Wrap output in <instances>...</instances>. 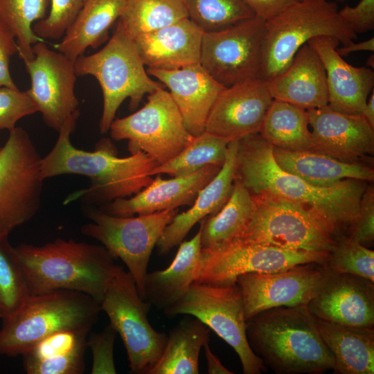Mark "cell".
<instances>
[{"label":"cell","mask_w":374,"mask_h":374,"mask_svg":"<svg viewBox=\"0 0 374 374\" xmlns=\"http://www.w3.org/2000/svg\"><path fill=\"white\" fill-rule=\"evenodd\" d=\"M357 35L341 19L335 3L299 0L265 21L260 78L266 80L290 64L298 50L312 38L331 37L346 45Z\"/></svg>","instance_id":"obj_7"},{"label":"cell","mask_w":374,"mask_h":374,"mask_svg":"<svg viewBox=\"0 0 374 374\" xmlns=\"http://www.w3.org/2000/svg\"><path fill=\"white\" fill-rule=\"evenodd\" d=\"M209 332L196 317L184 318L170 331L163 353L148 374H198L199 353Z\"/></svg>","instance_id":"obj_31"},{"label":"cell","mask_w":374,"mask_h":374,"mask_svg":"<svg viewBox=\"0 0 374 374\" xmlns=\"http://www.w3.org/2000/svg\"><path fill=\"white\" fill-rule=\"evenodd\" d=\"M30 295L67 290L83 292L100 304L121 266L101 245L57 238L42 246L17 245Z\"/></svg>","instance_id":"obj_3"},{"label":"cell","mask_w":374,"mask_h":374,"mask_svg":"<svg viewBox=\"0 0 374 374\" xmlns=\"http://www.w3.org/2000/svg\"><path fill=\"white\" fill-rule=\"evenodd\" d=\"M253 196L235 179L229 198L215 214L200 223L202 249H216L237 240L256 209Z\"/></svg>","instance_id":"obj_32"},{"label":"cell","mask_w":374,"mask_h":374,"mask_svg":"<svg viewBox=\"0 0 374 374\" xmlns=\"http://www.w3.org/2000/svg\"><path fill=\"white\" fill-rule=\"evenodd\" d=\"M338 13L357 35L374 29V0H361L354 7L346 6Z\"/></svg>","instance_id":"obj_45"},{"label":"cell","mask_w":374,"mask_h":374,"mask_svg":"<svg viewBox=\"0 0 374 374\" xmlns=\"http://www.w3.org/2000/svg\"><path fill=\"white\" fill-rule=\"evenodd\" d=\"M222 167L210 165L183 177L163 179L160 175L130 198H120L100 206L116 216L130 217L150 214L179 206L192 205L199 192L218 173Z\"/></svg>","instance_id":"obj_21"},{"label":"cell","mask_w":374,"mask_h":374,"mask_svg":"<svg viewBox=\"0 0 374 374\" xmlns=\"http://www.w3.org/2000/svg\"><path fill=\"white\" fill-rule=\"evenodd\" d=\"M207 362L208 373L209 374H233V373L225 368L217 357L211 351L208 342L204 346Z\"/></svg>","instance_id":"obj_48"},{"label":"cell","mask_w":374,"mask_h":374,"mask_svg":"<svg viewBox=\"0 0 374 374\" xmlns=\"http://www.w3.org/2000/svg\"><path fill=\"white\" fill-rule=\"evenodd\" d=\"M0 234V318L16 312L30 294L21 261L8 238Z\"/></svg>","instance_id":"obj_37"},{"label":"cell","mask_w":374,"mask_h":374,"mask_svg":"<svg viewBox=\"0 0 374 374\" xmlns=\"http://www.w3.org/2000/svg\"><path fill=\"white\" fill-rule=\"evenodd\" d=\"M100 306L123 340L130 373L148 374L162 355L168 336L150 325L151 305L141 297L133 277L123 267L108 285Z\"/></svg>","instance_id":"obj_11"},{"label":"cell","mask_w":374,"mask_h":374,"mask_svg":"<svg viewBox=\"0 0 374 374\" xmlns=\"http://www.w3.org/2000/svg\"><path fill=\"white\" fill-rule=\"evenodd\" d=\"M14 33L0 20V87L18 89L10 72V57L18 53Z\"/></svg>","instance_id":"obj_46"},{"label":"cell","mask_w":374,"mask_h":374,"mask_svg":"<svg viewBox=\"0 0 374 374\" xmlns=\"http://www.w3.org/2000/svg\"><path fill=\"white\" fill-rule=\"evenodd\" d=\"M201 249L199 228L193 238L179 244L166 269L147 273L143 299L162 310L181 299L195 281Z\"/></svg>","instance_id":"obj_27"},{"label":"cell","mask_w":374,"mask_h":374,"mask_svg":"<svg viewBox=\"0 0 374 374\" xmlns=\"http://www.w3.org/2000/svg\"><path fill=\"white\" fill-rule=\"evenodd\" d=\"M235 179L253 196L286 199L312 212L337 239L357 221L366 181L346 179L329 186H314L283 170L273 145L253 134L238 140Z\"/></svg>","instance_id":"obj_1"},{"label":"cell","mask_w":374,"mask_h":374,"mask_svg":"<svg viewBox=\"0 0 374 374\" xmlns=\"http://www.w3.org/2000/svg\"><path fill=\"white\" fill-rule=\"evenodd\" d=\"M329 252L285 249L256 243L234 241L216 249H201L196 283H236L247 273H275L297 265H326Z\"/></svg>","instance_id":"obj_15"},{"label":"cell","mask_w":374,"mask_h":374,"mask_svg":"<svg viewBox=\"0 0 374 374\" xmlns=\"http://www.w3.org/2000/svg\"><path fill=\"white\" fill-rule=\"evenodd\" d=\"M86 0H51L46 17L33 26L35 34L41 39L62 38L72 24Z\"/></svg>","instance_id":"obj_41"},{"label":"cell","mask_w":374,"mask_h":374,"mask_svg":"<svg viewBox=\"0 0 374 374\" xmlns=\"http://www.w3.org/2000/svg\"><path fill=\"white\" fill-rule=\"evenodd\" d=\"M147 72L169 89L188 132L194 137L204 132L209 112L225 87L200 63L174 70L148 68Z\"/></svg>","instance_id":"obj_23"},{"label":"cell","mask_w":374,"mask_h":374,"mask_svg":"<svg viewBox=\"0 0 374 374\" xmlns=\"http://www.w3.org/2000/svg\"><path fill=\"white\" fill-rule=\"evenodd\" d=\"M329 269L325 265H297L275 273H247L239 276L246 321L265 310L307 305L325 283Z\"/></svg>","instance_id":"obj_17"},{"label":"cell","mask_w":374,"mask_h":374,"mask_svg":"<svg viewBox=\"0 0 374 374\" xmlns=\"http://www.w3.org/2000/svg\"><path fill=\"white\" fill-rule=\"evenodd\" d=\"M318 332L335 359L334 373H374V328L341 325L315 317Z\"/></svg>","instance_id":"obj_28"},{"label":"cell","mask_w":374,"mask_h":374,"mask_svg":"<svg viewBox=\"0 0 374 374\" xmlns=\"http://www.w3.org/2000/svg\"><path fill=\"white\" fill-rule=\"evenodd\" d=\"M1 148L0 147V150H1Z\"/></svg>","instance_id":"obj_53"},{"label":"cell","mask_w":374,"mask_h":374,"mask_svg":"<svg viewBox=\"0 0 374 374\" xmlns=\"http://www.w3.org/2000/svg\"><path fill=\"white\" fill-rule=\"evenodd\" d=\"M42 157L27 132L15 127L0 150V234L37 213L42 195Z\"/></svg>","instance_id":"obj_12"},{"label":"cell","mask_w":374,"mask_h":374,"mask_svg":"<svg viewBox=\"0 0 374 374\" xmlns=\"http://www.w3.org/2000/svg\"><path fill=\"white\" fill-rule=\"evenodd\" d=\"M84 214L91 222L82 226L81 233L101 242L115 259L120 258L125 264L143 299L151 253L177 210L120 217L89 206Z\"/></svg>","instance_id":"obj_8"},{"label":"cell","mask_w":374,"mask_h":374,"mask_svg":"<svg viewBox=\"0 0 374 374\" xmlns=\"http://www.w3.org/2000/svg\"><path fill=\"white\" fill-rule=\"evenodd\" d=\"M273 100L261 78L225 87L209 112L205 132L228 142L258 134Z\"/></svg>","instance_id":"obj_18"},{"label":"cell","mask_w":374,"mask_h":374,"mask_svg":"<svg viewBox=\"0 0 374 374\" xmlns=\"http://www.w3.org/2000/svg\"><path fill=\"white\" fill-rule=\"evenodd\" d=\"M253 353L278 374H321L334 370L332 353L322 340L307 305L265 310L246 321Z\"/></svg>","instance_id":"obj_4"},{"label":"cell","mask_w":374,"mask_h":374,"mask_svg":"<svg viewBox=\"0 0 374 374\" xmlns=\"http://www.w3.org/2000/svg\"><path fill=\"white\" fill-rule=\"evenodd\" d=\"M127 0H86L75 19L66 30L58 51L75 61L87 48H96L108 38V33L119 19Z\"/></svg>","instance_id":"obj_30"},{"label":"cell","mask_w":374,"mask_h":374,"mask_svg":"<svg viewBox=\"0 0 374 374\" xmlns=\"http://www.w3.org/2000/svg\"><path fill=\"white\" fill-rule=\"evenodd\" d=\"M265 82L274 99L306 110L328 104L324 66L317 53L308 44L298 50L284 71Z\"/></svg>","instance_id":"obj_25"},{"label":"cell","mask_w":374,"mask_h":374,"mask_svg":"<svg viewBox=\"0 0 374 374\" xmlns=\"http://www.w3.org/2000/svg\"><path fill=\"white\" fill-rule=\"evenodd\" d=\"M227 141L204 132L192 141L171 160L156 166L150 175L168 174L183 177L193 174L206 166L222 167L228 149Z\"/></svg>","instance_id":"obj_35"},{"label":"cell","mask_w":374,"mask_h":374,"mask_svg":"<svg viewBox=\"0 0 374 374\" xmlns=\"http://www.w3.org/2000/svg\"><path fill=\"white\" fill-rule=\"evenodd\" d=\"M253 197L254 213L235 241L329 253L335 246L337 239L326 225L301 205L269 196Z\"/></svg>","instance_id":"obj_10"},{"label":"cell","mask_w":374,"mask_h":374,"mask_svg":"<svg viewBox=\"0 0 374 374\" xmlns=\"http://www.w3.org/2000/svg\"><path fill=\"white\" fill-rule=\"evenodd\" d=\"M238 140L228 144L225 161L215 177L198 193L191 207L177 214L166 226L157 243L159 256L179 245L190 229L208 215L217 213L230 197L235 179Z\"/></svg>","instance_id":"obj_26"},{"label":"cell","mask_w":374,"mask_h":374,"mask_svg":"<svg viewBox=\"0 0 374 374\" xmlns=\"http://www.w3.org/2000/svg\"><path fill=\"white\" fill-rule=\"evenodd\" d=\"M254 16L267 21L299 0H241Z\"/></svg>","instance_id":"obj_47"},{"label":"cell","mask_w":374,"mask_h":374,"mask_svg":"<svg viewBox=\"0 0 374 374\" xmlns=\"http://www.w3.org/2000/svg\"><path fill=\"white\" fill-rule=\"evenodd\" d=\"M265 21L256 16L204 33L200 64L224 87L260 78Z\"/></svg>","instance_id":"obj_14"},{"label":"cell","mask_w":374,"mask_h":374,"mask_svg":"<svg viewBox=\"0 0 374 374\" xmlns=\"http://www.w3.org/2000/svg\"><path fill=\"white\" fill-rule=\"evenodd\" d=\"M36 112L37 107L26 91L0 87V130L10 132L19 119Z\"/></svg>","instance_id":"obj_42"},{"label":"cell","mask_w":374,"mask_h":374,"mask_svg":"<svg viewBox=\"0 0 374 374\" xmlns=\"http://www.w3.org/2000/svg\"><path fill=\"white\" fill-rule=\"evenodd\" d=\"M363 246L368 247L374 240V189L366 188L363 193L358 218L348 235Z\"/></svg>","instance_id":"obj_44"},{"label":"cell","mask_w":374,"mask_h":374,"mask_svg":"<svg viewBox=\"0 0 374 374\" xmlns=\"http://www.w3.org/2000/svg\"><path fill=\"white\" fill-rule=\"evenodd\" d=\"M318 54L324 66L328 92V105L346 114H362L368 96L373 90L374 72L366 66L355 67L337 51L339 42L319 36L307 43Z\"/></svg>","instance_id":"obj_22"},{"label":"cell","mask_w":374,"mask_h":374,"mask_svg":"<svg viewBox=\"0 0 374 374\" xmlns=\"http://www.w3.org/2000/svg\"><path fill=\"white\" fill-rule=\"evenodd\" d=\"M147 103L134 113L114 119L109 128L116 141L127 139L131 154L143 152L163 164L179 154L193 139L169 91L148 94Z\"/></svg>","instance_id":"obj_13"},{"label":"cell","mask_w":374,"mask_h":374,"mask_svg":"<svg viewBox=\"0 0 374 374\" xmlns=\"http://www.w3.org/2000/svg\"><path fill=\"white\" fill-rule=\"evenodd\" d=\"M273 156L283 170L314 186H329L346 179L374 180V170L370 166L310 150L290 151L273 146Z\"/></svg>","instance_id":"obj_29"},{"label":"cell","mask_w":374,"mask_h":374,"mask_svg":"<svg viewBox=\"0 0 374 374\" xmlns=\"http://www.w3.org/2000/svg\"><path fill=\"white\" fill-rule=\"evenodd\" d=\"M337 51L341 57L346 56L350 53L358 51H374V37L359 42H350L346 45H343L340 48H337Z\"/></svg>","instance_id":"obj_49"},{"label":"cell","mask_w":374,"mask_h":374,"mask_svg":"<svg viewBox=\"0 0 374 374\" xmlns=\"http://www.w3.org/2000/svg\"><path fill=\"white\" fill-rule=\"evenodd\" d=\"M172 317H196L238 354L244 374H260L267 368L251 350L246 334L242 294L237 283L213 285L194 282L186 295L163 310Z\"/></svg>","instance_id":"obj_9"},{"label":"cell","mask_w":374,"mask_h":374,"mask_svg":"<svg viewBox=\"0 0 374 374\" xmlns=\"http://www.w3.org/2000/svg\"><path fill=\"white\" fill-rule=\"evenodd\" d=\"M366 65L368 66H370L372 68V69H373L374 67V56H373V54H372L371 55H370L366 62Z\"/></svg>","instance_id":"obj_51"},{"label":"cell","mask_w":374,"mask_h":374,"mask_svg":"<svg viewBox=\"0 0 374 374\" xmlns=\"http://www.w3.org/2000/svg\"><path fill=\"white\" fill-rule=\"evenodd\" d=\"M305 109L274 99L259 134L274 147L290 151L310 150L312 137Z\"/></svg>","instance_id":"obj_33"},{"label":"cell","mask_w":374,"mask_h":374,"mask_svg":"<svg viewBox=\"0 0 374 374\" xmlns=\"http://www.w3.org/2000/svg\"><path fill=\"white\" fill-rule=\"evenodd\" d=\"M101 310L95 299L78 291L60 290L30 295L16 312L2 319L0 355H23L42 339L60 331L89 333Z\"/></svg>","instance_id":"obj_5"},{"label":"cell","mask_w":374,"mask_h":374,"mask_svg":"<svg viewBox=\"0 0 374 374\" xmlns=\"http://www.w3.org/2000/svg\"><path fill=\"white\" fill-rule=\"evenodd\" d=\"M117 332L109 324L101 332H91L87 340L93 357L92 374H116L114 358V343Z\"/></svg>","instance_id":"obj_43"},{"label":"cell","mask_w":374,"mask_h":374,"mask_svg":"<svg viewBox=\"0 0 374 374\" xmlns=\"http://www.w3.org/2000/svg\"><path fill=\"white\" fill-rule=\"evenodd\" d=\"M204 32L189 18L133 39L148 68L174 70L200 62Z\"/></svg>","instance_id":"obj_24"},{"label":"cell","mask_w":374,"mask_h":374,"mask_svg":"<svg viewBox=\"0 0 374 374\" xmlns=\"http://www.w3.org/2000/svg\"><path fill=\"white\" fill-rule=\"evenodd\" d=\"M371 127L374 128V91L367 100L364 109L362 114Z\"/></svg>","instance_id":"obj_50"},{"label":"cell","mask_w":374,"mask_h":374,"mask_svg":"<svg viewBox=\"0 0 374 374\" xmlns=\"http://www.w3.org/2000/svg\"><path fill=\"white\" fill-rule=\"evenodd\" d=\"M325 265L332 272L353 274L374 282V251L349 236L337 238Z\"/></svg>","instance_id":"obj_39"},{"label":"cell","mask_w":374,"mask_h":374,"mask_svg":"<svg viewBox=\"0 0 374 374\" xmlns=\"http://www.w3.org/2000/svg\"><path fill=\"white\" fill-rule=\"evenodd\" d=\"M307 306L314 317L321 320L355 327H373V282L330 271L320 290Z\"/></svg>","instance_id":"obj_20"},{"label":"cell","mask_w":374,"mask_h":374,"mask_svg":"<svg viewBox=\"0 0 374 374\" xmlns=\"http://www.w3.org/2000/svg\"><path fill=\"white\" fill-rule=\"evenodd\" d=\"M188 18L183 0H127L119 21L132 39Z\"/></svg>","instance_id":"obj_34"},{"label":"cell","mask_w":374,"mask_h":374,"mask_svg":"<svg viewBox=\"0 0 374 374\" xmlns=\"http://www.w3.org/2000/svg\"><path fill=\"white\" fill-rule=\"evenodd\" d=\"M79 115L78 110L64 122L55 144L40 163L44 179L67 174L90 179L87 188L69 195L64 204L81 200L87 204L104 205L136 194L152 181L150 172L159 164L143 152L118 157L116 148L107 138L98 141L92 152L74 147L70 136Z\"/></svg>","instance_id":"obj_2"},{"label":"cell","mask_w":374,"mask_h":374,"mask_svg":"<svg viewBox=\"0 0 374 374\" xmlns=\"http://www.w3.org/2000/svg\"><path fill=\"white\" fill-rule=\"evenodd\" d=\"M33 57L23 61L31 81L26 91L46 125L58 132L79 110L74 61L42 42L33 44Z\"/></svg>","instance_id":"obj_16"},{"label":"cell","mask_w":374,"mask_h":374,"mask_svg":"<svg viewBox=\"0 0 374 374\" xmlns=\"http://www.w3.org/2000/svg\"><path fill=\"white\" fill-rule=\"evenodd\" d=\"M337 1H344L345 0H337Z\"/></svg>","instance_id":"obj_52"},{"label":"cell","mask_w":374,"mask_h":374,"mask_svg":"<svg viewBox=\"0 0 374 374\" xmlns=\"http://www.w3.org/2000/svg\"><path fill=\"white\" fill-rule=\"evenodd\" d=\"M50 3L51 0H0V20L15 35L23 61L33 57V45L41 42L32 24L46 17Z\"/></svg>","instance_id":"obj_36"},{"label":"cell","mask_w":374,"mask_h":374,"mask_svg":"<svg viewBox=\"0 0 374 374\" xmlns=\"http://www.w3.org/2000/svg\"><path fill=\"white\" fill-rule=\"evenodd\" d=\"M87 334L73 330L55 332L42 339L24 353L23 362L61 360L77 350L87 347Z\"/></svg>","instance_id":"obj_40"},{"label":"cell","mask_w":374,"mask_h":374,"mask_svg":"<svg viewBox=\"0 0 374 374\" xmlns=\"http://www.w3.org/2000/svg\"><path fill=\"white\" fill-rule=\"evenodd\" d=\"M77 76L92 75L99 82L103 98L100 132H109L121 105L130 99L134 110L143 98L163 84L149 77L134 42L120 21L107 43L98 52L81 55L74 61Z\"/></svg>","instance_id":"obj_6"},{"label":"cell","mask_w":374,"mask_h":374,"mask_svg":"<svg viewBox=\"0 0 374 374\" xmlns=\"http://www.w3.org/2000/svg\"><path fill=\"white\" fill-rule=\"evenodd\" d=\"M312 127L310 150L341 161L361 163L374 153V128L362 114H346L328 105L307 110Z\"/></svg>","instance_id":"obj_19"},{"label":"cell","mask_w":374,"mask_h":374,"mask_svg":"<svg viewBox=\"0 0 374 374\" xmlns=\"http://www.w3.org/2000/svg\"><path fill=\"white\" fill-rule=\"evenodd\" d=\"M188 18L204 33L226 28L254 15L241 0H183Z\"/></svg>","instance_id":"obj_38"}]
</instances>
